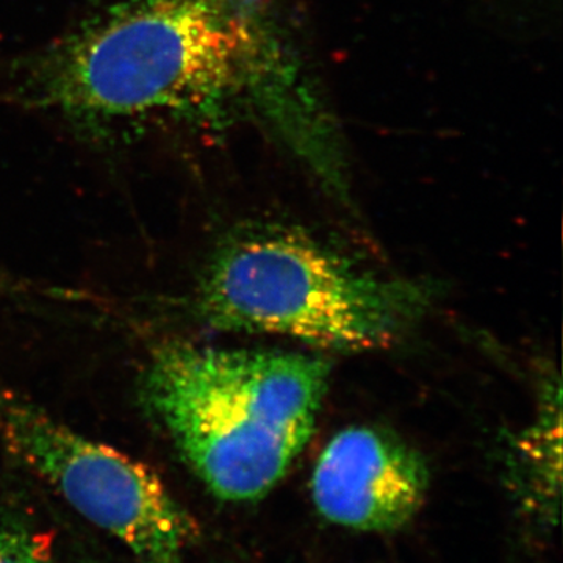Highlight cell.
I'll use <instances>...</instances> for the list:
<instances>
[{"label": "cell", "instance_id": "cell-1", "mask_svg": "<svg viewBox=\"0 0 563 563\" xmlns=\"http://www.w3.org/2000/svg\"><path fill=\"white\" fill-rule=\"evenodd\" d=\"M236 0H117L31 63L22 99L95 131L195 124L257 69Z\"/></svg>", "mask_w": 563, "mask_h": 563}, {"label": "cell", "instance_id": "cell-2", "mask_svg": "<svg viewBox=\"0 0 563 563\" xmlns=\"http://www.w3.org/2000/svg\"><path fill=\"white\" fill-rule=\"evenodd\" d=\"M331 368L317 355L165 342L151 352L141 401L222 501H257L301 455Z\"/></svg>", "mask_w": 563, "mask_h": 563}, {"label": "cell", "instance_id": "cell-3", "mask_svg": "<svg viewBox=\"0 0 563 563\" xmlns=\"http://www.w3.org/2000/svg\"><path fill=\"white\" fill-rule=\"evenodd\" d=\"M431 302L428 285L363 268L301 229L247 224L211 254L191 309L220 331L374 351L399 342Z\"/></svg>", "mask_w": 563, "mask_h": 563}, {"label": "cell", "instance_id": "cell-4", "mask_svg": "<svg viewBox=\"0 0 563 563\" xmlns=\"http://www.w3.org/2000/svg\"><path fill=\"white\" fill-rule=\"evenodd\" d=\"M0 443L139 563H184L201 536L151 466L73 431L2 379Z\"/></svg>", "mask_w": 563, "mask_h": 563}, {"label": "cell", "instance_id": "cell-5", "mask_svg": "<svg viewBox=\"0 0 563 563\" xmlns=\"http://www.w3.org/2000/svg\"><path fill=\"white\" fill-rule=\"evenodd\" d=\"M431 473L409 443L380 429L347 428L325 444L312 474V499L329 523L393 532L424 506Z\"/></svg>", "mask_w": 563, "mask_h": 563}, {"label": "cell", "instance_id": "cell-6", "mask_svg": "<svg viewBox=\"0 0 563 563\" xmlns=\"http://www.w3.org/2000/svg\"><path fill=\"white\" fill-rule=\"evenodd\" d=\"M553 396V391L550 393ZM548 396L539 421L521 437L514 461V479L525 503L548 520L558 518L561 499V391Z\"/></svg>", "mask_w": 563, "mask_h": 563}, {"label": "cell", "instance_id": "cell-7", "mask_svg": "<svg viewBox=\"0 0 563 563\" xmlns=\"http://www.w3.org/2000/svg\"><path fill=\"white\" fill-rule=\"evenodd\" d=\"M0 563H52L51 540L13 518H0Z\"/></svg>", "mask_w": 563, "mask_h": 563}]
</instances>
